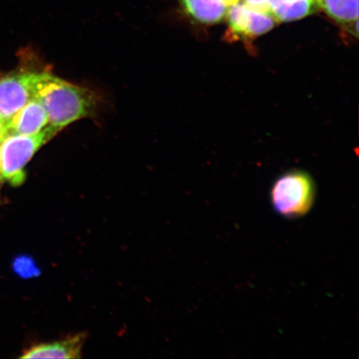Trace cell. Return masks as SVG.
I'll use <instances>...</instances> for the list:
<instances>
[{"label":"cell","mask_w":359,"mask_h":359,"mask_svg":"<svg viewBox=\"0 0 359 359\" xmlns=\"http://www.w3.org/2000/svg\"><path fill=\"white\" fill-rule=\"evenodd\" d=\"M46 110L48 127L60 133L62 128L88 118L97 109V100L92 91L44 72L35 96Z\"/></svg>","instance_id":"obj_1"},{"label":"cell","mask_w":359,"mask_h":359,"mask_svg":"<svg viewBox=\"0 0 359 359\" xmlns=\"http://www.w3.org/2000/svg\"><path fill=\"white\" fill-rule=\"evenodd\" d=\"M57 133L47 127L34 135L10 134L0 142V169L2 177L13 187L25 181V168L40 148Z\"/></svg>","instance_id":"obj_2"},{"label":"cell","mask_w":359,"mask_h":359,"mask_svg":"<svg viewBox=\"0 0 359 359\" xmlns=\"http://www.w3.org/2000/svg\"><path fill=\"white\" fill-rule=\"evenodd\" d=\"M271 200L273 210L281 217H302L312 209L316 200L313 179L299 170L282 175L273 183Z\"/></svg>","instance_id":"obj_3"},{"label":"cell","mask_w":359,"mask_h":359,"mask_svg":"<svg viewBox=\"0 0 359 359\" xmlns=\"http://www.w3.org/2000/svg\"><path fill=\"white\" fill-rule=\"evenodd\" d=\"M44 72H24L0 78V120L8 123L35 98Z\"/></svg>","instance_id":"obj_4"},{"label":"cell","mask_w":359,"mask_h":359,"mask_svg":"<svg viewBox=\"0 0 359 359\" xmlns=\"http://www.w3.org/2000/svg\"><path fill=\"white\" fill-rule=\"evenodd\" d=\"M228 34L242 39H254L266 34L276 25L269 13L255 11L243 2H238L226 12Z\"/></svg>","instance_id":"obj_5"},{"label":"cell","mask_w":359,"mask_h":359,"mask_svg":"<svg viewBox=\"0 0 359 359\" xmlns=\"http://www.w3.org/2000/svg\"><path fill=\"white\" fill-rule=\"evenodd\" d=\"M48 116L43 106L36 98L13 116L8 123V135H34L48 127Z\"/></svg>","instance_id":"obj_6"},{"label":"cell","mask_w":359,"mask_h":359,"mask_svg":"<svg viewBox=\"0 0 359 359\" xmlns=\"http://www.w3.org/2000/svg\"><path fill=\"white\" fill-rule=\"evenodd\" d=\"M86 335L79 334L64 340L34 345L21 358H79Z\"/></svg>","instance_id":"obj_7"},{"label":"cell","mask_w":359,"mask_h":359,"mask_svg":"<svg viewBox=\"0 0 359 359\" xmlns=\"http://www.w3.org/2000/svg\"><path fill=\"white\" fill-rule=\"evenodd\" d=\"M187 15L204 25L221 22L226 15L227 7L221 0H180Z\"/></svg>","instance_id":"obj_8"},{"label":"cell","mask_w":359,"mask_h":359,"mask_svg":"<svg viewBox=\"0 0 359 359\" xmlns=\"http://www.w3.org/2000/svg\"><path fill=\"white\" fill-rule=\"evenodd\" d=\"M318 4L332 20L357 35L358 0H318Z\"/></svg>","instance_id":"obj_9"},{"label":"cell","mask_w":359,"mask_h":359,"mask_svg":"<svg viewBox=\"0 0 359 359\" xmlns=\"http://www.w3.org/2000/svg\"><path fill=\"white\" fill-rule=\"evenodd\" d=\"M271 15L277 21L303 19L318 11V0H269Z\"/></svg>","instance_id":"obj_10"},{"label":"cell","mask_w":359,"mask_h":359,"mask_svg":"<svg viewBox=\"0 0 359 359\" xmlns=\"http://www.w3.org/2000/svg\"><path fill=\"white\" fill-rule=\"evenodd\" d=\"M13 269L17 275L25 279L33 278L39 273V269L36 266L34 260L26 255L15 258L13 262Z\"/></svg>","instance_id":"obj_11"},{"label":"cell","mask_w":359,"mask_h":359,"mask_svg":"<svg viewBox=\"0 0 359 359\" xmlns=\"http://www.w3.org/2000/svg\"><path fill=\"white\" fill-rule=\"evenodd\" d=\"M243 3L251 10L271 15L269 0H244Z\"/></svg>","instance_id":"obj_12"},{"label":"cell","mask_w":359,"mask_h":359,"mask_svg":"<svg viewBox=\"0 0 359 359\" xmlns=\"http://www.w3.org/2000/svg\"><path fill=\"white\" fill-rule=\"evenodd\" d=\"M8 135V123L0 120V142Z\"/></svg>","instance_id":"obj_13"},{"label":"cell","mask_w":359,"mask_h":359,"mask_svg":"<svg viewBox=\"0 0 359 359\" xmlns=\"http://www.w3.org/2000/svg\"><path fill=\"white\" fill-rule=\"evenodd\" d=\"M221 1L228 8L233 6V4L241 1V0H221Z\"/></svg>","instance_id":"obj_14"},{"label":"cell","mask_w":359,"mask_h":359,"mask_svg":"<svg viewBox=\"0 0 359 359\" xmlns=\"http://www.w3.org/2000/svg\"><path fill=\"white\" fill-rule=\"evenodd\" d=\"M2 174H1V169H0V181H1L2 179Z\"/></svg>","instance_id":"obj_15"}]
</instances>
